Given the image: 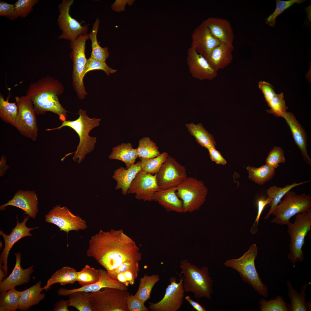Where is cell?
I'll use <instances>...</instances> for the list:
<instances>
[{"instance_id":"1","label":"cell","mask_w":311,"mask_h":311,"mask_svg":"<svg viewBox=\"0 0 311 311\" xmlns=\"http://www.w3.org/2000/svg\"><path fill=\"white\" fill-rule=\"evenodd\" d=\"M87 255L93 258L107 271L113 270L124 262L139 261L141 254L135 242L122 230H100L89 241Z\"/></svg>"},{"instance_id":"2","label":"cell","mask_w":311,"mask_h":311,"mask_svg":"<svg viewBox=\"0 0 311 311\" xmlns=\"http://www.w3.org/2000/svg\"><path fill=\"white\" fill-rule=\"evenodd\" d=\"M64 90L62 84L57 80L49 76L41 78L31 83L26 95L33 105L36 114H44L47 111L58 115L63 122L66 120L68 112L59 102L58 96Z\"/></svg>"},{"instance_id":"3","label":"cell","mask_w":311,"mask_h":311,"mask_svg":"<svg viewBox=\"0 0 311 311\" xmlns=\"http://www.w3.org/2000/svg\"><path fill=\"white\" fill-rule=\"evenodd\" d=\"M78 114L79 116L75 120H65L58 127L45 130L50 131L60 129L65 126L74 130L79 137V142L73 159L75 161L80 163L86 155L94 149L96 138L90 136L89 133L92 129L99 125L101 119L89 117L86 113V111L81 109L79 110Z\"/></svg>"},{"instance_id":"4","label":"cell","mask_w":311,"mask_h":311,"mask_svg":"<svg viewBox=\"0 0 311 311\" xmlns=\"http://www.w3.org/2000/svg\"><path fill=\"white\" fill-rule=\"evenodd\" d=\"M179 266L181 274L183 275V285L185 291L191 292L196 298L205 297L212 299L213 281L209 275V268L206 266L201 268L189 262L187 259L182 260Z\"/></svg>"},{"instance_id":"5","label":"cell","mask_w":311,"mask_h":311,"mask_svg":"<svg viewBox=\"0 0 311 311\" xmlns=\"http://www.w3.org/2000/svg\"><path fill=\"white\" fill-rule=\"evenodd\" d=\"M257 251L256 244H253L240 257L227 260L224 265L237 271L243 281L250 285L259 295L266 297L268 295V289L262 281L255 266Z\"/></svg>"},{"instance_id":"6","label":"cell","mask_w":311,"mask_h":311,"mask_svg":"<svg viewBox=\"0 0 311 311\" xmlns=\"http://www.w3.org/2000/svg\"><path fill=\"white\" fill-rule=\"evenodd\" d=\"M311 197L305 193L297 194L291 190L281 200L271 214L275 217L271 222L288 225L291 218L297 214L311 209Z\"/></svg>"},{"instance_id":"7","label":"cell","mask_w":311,"mask_h":311,"mask_svg":"<svg viewBox=\"0 0 311 311\" xmlns=\"http://www.w3.org/2000/svg\"><path fill=\"white\" fill-rule=\"evenodd\" d=\"M287 226L290 238L287 258L294 266L297 262L304 259L302 248L305 237L311 229V210L296 215L294 222Z\"/></svg>"},{"instance_id":"8","label":"cell","mask_w":311,"mask_h":311,"mask_svg":"<svg viewBox=\"0 0 311 311\" xmlns=\"http://www.w3.org/2000/svg\"><path fill=\"white\" fill-rule=\"evenodd\" d=\"M177 187V194L182 201L184 213L199 210L206 200L208 189L200 180L187 177Z\"/></svg>"},{"instance_id":"9","label":"cell","mask_w":311,"mask_h":311,"mask_svg":"<svg viewBox=\"0 0 311 311\" xmlns=\"http://www.w3.org/2000/svg\"><path fill=\"white\" fill-rule=\"evenodd\" d=\"M93 311H129L127 290L106 288L103 291L90 293Z\"/></svg>"},{"instance_id":"10","label":"cell","mask_w":311,"mask_h":311,"mask_svg":"<svg viewBox=\"0 0 311 311\" xmlns=\"http://www.w3.org/2000/svg\"><path fill=\"white\" fill-rule=\"evenodd\" d=\"M15 99L18 113L14 126L22 135L35 141L38 128L33 103L26 95L15 96Z\"/></svg>"},{"instance_id":"11","label":"cell","mask_w":311,"mask_h":311,"mask_svg":"<svg viewBox=\"0 0 311 311\" xmlns=\"http://www.w3.org/2000/svg\"><path fill=\"white\" fill-rule=\"evenodd\" d=\"M89 39L88 34L81 36L71 41L70 48L72 49L70 57L73 62V85L79 98L83 99L87 93L83 82V73L87 59L85 54V45Z\"/></svg>"},{"instance_id":"12","label":"cell","mask_w":311,"mask_h":311,"mask_svg":"<svg viewBox=\"0 0 311 311\" xmlns=\"http://www.w3.org/2000/svg\"><path fill=\"white\" fill-rule=\"evenodd\" d=\"M73 0H63L58 5L60 14L57 20L58 24L62 31L58 39H66L73 41L79 37L87 34L88 26L87 24L82 26L73 18L70 14V7L74 2Z\"/></svg>"},{"instance_id":"13","label":"cell","mask_w":311,"mask_h":311,"mask_svg":"<svg viewBox=\"0 0 311 311\" xmlns=\"http://www.w3.org/2000/svg\"><path fill=\"white\" fill-rule=\"evenodd\" d=\"M156 174L158 184L161 189L176 187L187 177L185 167L169 156Z\"/></svg>"},{"instance_id":"14","label":"cell","mask_w":311,"mask_h":311,"mask_svg":"<svg viewBox=\"0 0 311 311\" xmlns=\"http://www.w3.org/2000/svg\"><path fill=\"white\" fill-rule=\"evenodd\" d=\"M45 221L53 224L68 234L69 232L74 230H84L88 226L85 220L78 215L72 213L67 207L56 205L45 216Z\"/></svg>"},{"instance_id":"15","label":"cell","mask_w":311,"mask_h":311,"mask_svg":"<svg viewBox=\"0 0 311 311\" xmlns=\"http://www.w3.org/2000/svg\"><path fill=\"white\" fill-rule=\"evenodd\" d=\"M183 277L177 282L175 277L170 278V284L166 289L164 295L156 303L149 302V309L151 311H177L182 305L185 292L183 285Z\"/></svg>"},{"instance_id":"16","label":"cell","mask_w":311,"mask_h":311,"mask_svg":"<svg viewBox=\"0 0 311 311\" xmlns=\"http://www.w3.org/2000/svg\"><path fill=\"white\" fill-rule=\"evenodd\" d=\"M161 189L157 183L156 174L147 173L141 170L131 183L127 194H135L137 199L151 201L154 194Z\"/></svg>"},{"instance_id":"17","label":"cell","mask_w":311,"mask_h":311,"mask_svg":"<svg viewBox=\"0 0 311 311\" xmlns=\"http://www.w3.org/2000/svg\"><path fill=\"white\" fill-rule=\"evenodd\" d=\"M29 217V216L27 217L25 216L24 220L21 223L19 222L17 217L16 225L12 229L11 233L9 235L4 233L2 231H0V234L3 236L5 242L4 247L0 256V267L2 268L6 276L7 274L8 270V256L12 247L22 238L26 236H31L32 234H31L30 232L35 229L39 228L37 227L30 228L26 226V223Z\"/></svg>"},{"instance_id":"18","label":"cell","mask_w":311,"mask_h":311,"mask_svg":"<svg viewBox=\"0 0 311 311\" xmlns=\"http://www.w3.org/2000/svg\"><path fill=\"white\" fill-rule=\"evenodd\" d=\"M191 38V47L206 60L213 50L221 43L212 35L204 21L194 30Z\"/></svg>"},{"instance_id":"19","label":"cell","mask_w":311,"mask_h":311,"mask_svg":"<svg viewBox=\"0 0 311 311\" xmlns=\"http://www.w3.org/2000/svg\"><path fill=\"white\" fill-rule=\"evenodd\" d=\"M187 62L190 73L196 79L200 81L212 80L217 75V72L207 60L191 47L188 51Z\"/></svg>"},{"instance_id":"20","label":"cell","mask_w":311,"mask_h":311,"mask_svg":"<svg viewBox=\"0 0 311 311\" xmlns=\"http://www.w3.org/2000/svg\"><path fill=\"white\" fill-rule=\"evenodd\" d=\"M100 276L98 280L96 282L80 287L72 289H66L62 288L59 289L57 291L59 296H66L70 294L78 291L86 292H94L103 288H114L121 290H127V287L120 282L111 278L107 274L106 270L99 269Z\"/></svg>"},{"instance_id":"21","label":"cell","mask_w":311,"mask_h":311,"mask_svg":"<svg viewBox=\"0 0 311 311\" xmlns=\"http://www.w3.org/2000/svg\"><path fill=\"white\" fill-rule=\"evenodd\" d=\"M16 263L14 269L9 276L0 282L1 293L15 288L17 286L28 283L30 279V275L34 271V266L24 269L21 266L20 253H15Z\"/></svg>"},{"instance_id":"22","label":"cell","mask_w":311,"mask_h":311,"mask_svg":"<svg viewBox=\"0 0 311 311\" xmlns=\"http://www.w3.org/2000/svg\"><path fill=\"white\" fill-rule=\"evenodd\" d=\"M38 204L37 196L34 191L20 190L12 199L0 208L2 209L8 206H16L24 211V214L35 219L38 212Z\"/></svg>"},{"instance_id":"23","label":"cell","mask_w":311,"mask_h":311,"mask_svg":"<svg viewBox=\"0 0 311 311\" xmlns=\"http://www.w3.org/2000/svg\"><path fill=\"white\" fill-rule=\"evenodd\" d=\"M284 118L289 125L292 133L294 141L300 150L304 160L307 164L311 166V159L307 151V138L306 134L299 122L293 114L286 112L280 116Z\"/></svg>"},{"instance_id":"24","label":"cell","mask_w":311,"mask_h":311,"mask_svg":"<svg viewBox=\"0 0 311 311\" xmlns=\"http://www.w3.org/2000/svg\"><path fill=\"white\" fill-rule=\"evenodd\" d=\"M203 21L212 35L221 43L233 44L234 35L228 20L221 18L211 17Z\"/></svg>"},{"instance_id":"25","label":"cell","mask_w":311,"mask_h":311,"mask_svg":"<svg viewBox=\"0 0 311 311\" xmlns=\"http://www.w3.org/2000/svg\"><path fill=\"white\" fill-rule=\"evenodd\" d=\"M232 43H221L212 52L207 60L216 72L228 66L233 59Z\"/></svg>"},{"instance_id":"26","label":"cell","mask_w":311,"mask_h":311,"mask_svg":"<svg viewBox=\"0 0 311 311\" xmlns=\"http://www.w3.org/2000/svg\"><path fill=\"white\" fill-rule=\"evenodd\" d=\"M177 187L156 192L152 201L157 202L168 212L183 213V202L177 195Z\"/></svg>"},{"instance_id":"27","label":"cell","mask_w":311,"mask_h":311,"mask_svg":"<svg viewBox=\"0 0 311 311\" xmlns=\"http://www.w3.org/2000/svg\"><path fill=\"white\" fill-rule=\"evenodd\" d=\"M141 161L131 165L127 169L120 167L114 171L112 178L117 181L116 190L121 189L122 194L126 195L132 181L141 170Z\"/></svg>"},{"instance_id":"28","label":"cell","mask_w":311,"mask_h":311,"mask_svg":"<svg viewBox=\"0 0 311 311\" xmlns=\"http://www.w3.org/2000/svg\"><path fill=\"white\" fill-rule=\"evenodd\" d=\"M41 284V281H39L33 286L22 291L18 309L27 310L44 299L45 294L41 293L43 290Z\"/></svg>"},{"instance_id":"29","label":"cell","mask_w":311,"mask_h":311,"mask_svg":"<svg viewBox=\"0 0 311 311\" xmlns=\"http://www.w3.org/2000/svg\"><path fill=\"white\" fill-rule=\"evenodd\" d=\"M287 284L288 296L290 300V304L287 305L288 311H309L306 298V290L308 284L305 283L301 286L300 293L295 289L289 281H287Z\"/></svg>"},{"instance_id":"30","label":"cell","mask_w":311,"mask_h":311,"mask_svg":"<svg viewBox=\"0 0 311 311\" xmlns=\"http://www.w3.org/2000/svg\"><path fill=\"white\" fill-rule=\"evenodd\" d=\"M138 157L136 149L133 148L132 145L129 143H122L113 147L109 156L110 159L118 160L124 163L126 169L134 164Z\"/></svg>"},{"instance_id":"31","label":"cell","mask_w":311,"mask_h":311,"mask_svg":"<svg viewBox=\"0 0 311 311\" xmlns=\"http://www.w3.org/2000/svg\"><path fill=\"white\" fill-rule=\"evenodd\" d=\"M185 126L188 132L194 137L200 145L207 149L215 147L216 144L213 136L206 130L201 123H186Z\"/></svg>"},{"instance_id":"32","label":"cell","mask_w":311,"mask_h":311,"mask_svg":"<svg viewBox=\"0 0 311 311\" xmlns=\"http://www.w3.org/2000/svg\"><path fill=\"white\" fill-rule=\"evenodd\" d=\"M77 271L73 268L66 266L56 271L48 280L43 290H47L54 284L60 283L62 285L73 284L76 281Z\"/></svg>"},{"instance_id":"33","label":"cell","mask_w":311,"mask_h":311,"mask_svg":"<svg viewBox=\"0 0 311 311\" xmlns=\"http://www.w3.org/2000/svg\"><path fill=\"white\" fill-rule=\"evenodd\" d=\"M310 181H308L299 183L295 182L292 184H288L283 187L276 186L270 187L267 190L266 193L268 196L271 198L272 200L270 204L271 207L264 219L266 220L269 218L281 199L289 191L296 186Z\"/></svg>"},{"instance_id":"34","label":"cell","mask_w":311,"mask_h":311,"mask_svg":"<svg viewBox=\"0 0 311 311\" xmlns=\"http://www.w3.org/2000/svg\"><path fill=\"white\" fill-rule=\"evenodd\" d=\"M248 178L255 183L263 185L270 180L275 174V169L265 164L258 168L248 166Z\"/></svg>"},{"instance_id":"35","label":"cell","mask_w":311,"mask_h":311,"mask_svg":"<svg viewBox=\"0 0 311 311\" xmlns=\"http://www.w3.org/2000/svg\"><path fill=\"white\" fill-rule=\"evenodd\" d=\"M99 22V20L97 18L93 24L91 31L88 34L89 39L91 42L92 50L90 57L100 62H106V59L109 56L108 48L101 47L97 38Z\"/></svg>"},{"instance_id":"36","label":"cell","mask_w":311,"mask_h":311,"mask_svg":"<svg viewBox=\"0 0 311 311\" xmlns=\"http://www.w3.org/2000/svg\"><path fill=\"white\" fill-rule=\"evenodd\" d=\"M21 292L13 288L1 293L0 311H15L18 309Z\"/></svg>"},{"instance_id":"37","label":"cell","mask_w":311,"mask_h":311,"mask_svg":"<svg viewBox=\"0 0 311 311\" xmlns=\"http://www.w3.org/2000/svg\"><path fill=\"white\" fill-rule=\"evenodd\" d=\"M160 279L158 275L148 276L145 274L140 279L139 288L134 295L145 302L150 298L153 287Z\"/></svg>"},{"instance_id":"38","label":"cell","mask_w":311,"mask_h":311,"mask_svg":"<svg viewBox=\"0 0 311 311\" xmlns=\"http://www.w3.org/2000/svg\"><path fill=\"white\" fill-rule=\"evenodd\" d=\"M10 96L5 100L3 96L0 94V117L4 122L14 126L18 108L16 102H9Z\"/></svg>"},{"instance_id":"39","label":"cell","mask_w":311,"mask_h":311,"mask_svg":"<svg viewBox=\"0 0 311 311\" xmlns=\"http://www.w3.org/2000/svg\"><path fill=\"white\" fill-rule=\"evenodd\" d=\"M69 295V306L74 307L79 311H93L90 293L78 291Z\"/></svg>"},{"instance_id":"40","label":"cell","mask_w":311,"mask_h":311,"mask_svg":"<svg viewBox=\"0 0 311 311\" xmlns=\"http://www.w3.org/2000/svg\"><path fill=\"white\" fill-rule=\"evenodd\" d=\"M138 157L140 158H154L161 153L156 144L148 137H145L139 141V146L136 149Z\"/></svg>"},{"instance_id":"41","label":"cell","mask_w":311,"mask_h":311,"mask_svg":"<svg viewBox=\"0 0 311 311\" xmlns=\"http://www.w3.org/2000/svg\"><path fill=\"white\" fill-rule=\"evenodd\" d=\"M168 156L167 152H164L155 158H140L142 170L147 173L152 175L156 174Z\"/></svg>"},{"instance_id":"42","label":"cell","mask_w":311,"mask_h":311,"mask_svg":"<svg viewBox=\"0 0 311 311\" xmlns=\"http://www.w3.org/2000/svg\"><path fill=\"white\" fill-rule=\"evenodd\" d=\"M99 276V269L87 265L80 271L77 272L76 281L81 287H83L96 282L98 280Z\"/></svg>"},{"instance_id":"43","label":"cell","mask_w":311,"mask_h":311,"mask_svg":"<svg viewBox=\"0 0 311 311\" xmlns=\"http://www.w3.org/2000/svg\"><path fill=\"white\" fill-rule=\"evenodd\" d=\"M259 304L260 311H288L286 302L280 295L269 300L262 298Z\"/></svg>"},{"instance_id":"44","label":"cell","mask_w":311,"mask_h":311,"mask_svg":"<svg viewBox=\"0 0 311 311\" xmlns=\"http://www.w3.org/2000/svg\"><path fill=\"white\" fill-rule=\"evenodd\" d=\"M305 0H290L287 1L276 0V7L274 12L266 19V23L272 27L274 26L276 18L286 10L295 3H301Z\"/></svg>"},{"instance_id":"45","label":"cell","mask_w":311,"mask_h":311,"mask_svg":"<svg viewBox=\"0 0 311 311\" xmlns=\"http://www.w3.org/2000/svg\"><path fill=\"white\" fill-rule=\"evenodd\" d=\"M270 109L266 110L268 113L273 114L276 117H280L287 112L288 109L285 104L282 92L276 94L275 96L268 103Z\"/></svg>"},{"instance_id":"46","label":"cell","mask_w":311,"mask_h":311,"mask_svg":"<svg viewBox=\"0 0 311 311\" xmlns=\"http://www.w3.org/2000/svg\"><path fill=\"white\" fill-rule=\"evenodd\" d=\"M284 152L280 147L275 146L270 151L265 160L266 164L272 168H277L279 164L285 162Z\"/></svg>"},{"instance_id":"47","label":"cell","mask_w":311,"mask_h":311,"mask_svg":"<svg viewBox=\"0 0 311 311\" xmlns=\"http://www.w3.org/2000/svg\"><path fill=\"white\" fill-rule=\"evenodd\" d=\"M96 70L103 71L109 76L110 73H114L117 71L109 67L106 62H102L97 60L90 57L87 59L85 65L83 73V76L88 72Z\"/></svg>"},{"instance_id":"48","label":"cell","mask_w":311,"mask_h":311,"mask_svg":"<svg viewBox=\"0 0 311 311\" xmlns=\"http://www.w3.org/2000/svg\"><path fill=\"white\" fill-rule=\"evenodd\" d=\"M139 270V267H136L118 273L111 278L120 282L128 287L129 285L134 284Z\"/></svg>"},{"instance_id":"49","label":"cell","mask_w":311,"mask_h":311,"mask_svg":"<svg viewBox=\"0 0 311 311\" xmlns=\"http://www.w3.org/2000/svg\"><path fill=\"white\" fill-rule=\"evenodd\" d=\"M38 0H18L14 4L18 16L24 18L33 10V7L37 3Z\"/></svg>"},{"instance_id":"50","label":"cell","mask_w":311,"mask_h":311,"mask_svg":"<svg viewBox=\"0 0 311 311\" xmlns=\"http://www.w3.org/2000/svg\"><path fill=\"white\" fill-rule=\"evenodd\" d=\"M272 198L268 197L265 198L263 196L259 198L257 200V213L255 222L251 227L250 232L253 235L256 234L258 231V226L260 216L266 206L268 204L270 205Z\"/></svg>"},{"instance_id":"51","label":"cell","mask_w":311,"mask_h":311,"mask_svg":"<svg viewBox=\"0 0 311 311\" xmlns=\"http://www.w3.org/2000/svg\"><path fill=\"white\" fill-rule=\"evenodd\" d=\"M144 302L134 295H130L127 300V305L129 311H148Z\"/></svg>"},{"instance_id":"52","label":"cell","mask_w":311,"mask_h":311,"mask_svg":"<svg viewBox=\"0 0 311 311\" xmlns=\"http://www.w3.org/2000/svg\"><path fill=\"white\" fill-rule=\"evenodd\" d=\"M0 16L6 17L11 20L17 19L18 16L15 9L14 5L1 1Z\"/></svg>"},{"instance_id":"53","label":"cell","mask_w":311,"mask_h":311,"mask_svg":"<svg viewBox=\"0 0 311 311\" xmlns=\"http://www.w3.org/2000/svg\"><path fill=\"white\" fill-rule=\"evenodd\" d=\"M139 262L137 261L125 262L113 270L106 271L108 275L112 278L118 273L122 272L129 269L139 267Z\"/></svg>"},{"instance_id":"54","label":"cell","mask_w":311,"mask_h":311,"mask_svg":"<svg viewBox=\"0 0 311 311\" xmlns=\"http://www.w3.org/2000/svg\"><path fill=\"white\" fill-rule=\"evenodd\" d=\"M258 87L263 93L265 100L267 103L276 94L272 85L265 81H260L258 83Z\"/></svg>"},{"instance_id":"55","label":"cell","mask_w":311,"mask_h":311,"mask_svg":"<svg viewBox=\"0 0 311 311\" xmlns=\"http://www.w3.org/2000/svg\"><path fill=\"white\" fill-rule=\"evenodd\" d=\"M207 149L209 151L210 158L213 161L217 164L222 165L226 164L227 161L215 147H211Z\"/></svg>"},{"instance_id":"56","label":"cell","mask_w":311,"mask_h":311,"mask_svg":"<svg viewBox=\"0 0 311 311\" xmlns=\"http://www.w3.org/2000/svg\"><path fill=\"white\" fill-rule=\"evenodd\" d=\"M69 306L68 300H60L56 303L54 306L53 311H69L68 307Z\"/></svg>"},{"instance_id":"57","label":"cell","mask_w":311,"mask_h":311,"mask_svg":"<svg viewBox=\"0 0 311 311\" xmlns=\"http://www.w3.org/2000/svg\"><path fill=\"white\" fill-rule=\"evenodd\" d=\"M185 299L192 306L193 308L197 311H206L205 308L198 302L191 299L189 296L185 297Z\"/></svg>"},{"instance_id":"58","label":"cell","mask_w":311,"mask_h":311,"mask_svg":"<svg viewBox=\"0 0 311 311\" xmlns=\"http://www.w3.org/2000/svg\"><path fill=\"white\" fill-rule=\"evenodd\" d=\"M5 159L4 157H2L0 162V176H2L3 172L8 168L7 166L5 165Z\"/></svg>"},{"instance_id":"59","label":"cell","mask_w":311,"mask_h":311,"mask_svg":"<svg viewBox=\"0 0 311 311\" xmlns=\"http://www.w3.org/2000/svg\"><path fill=\"white\" fill-rule=\"evenodd\" d=\"M6 275H5V273L3 270L2 268L1 267L0 268V282L2 281L3 279V278L5 277Z\"/></svg>"},{"instance_id":"60","label":"cell","mask_w":311,"mask_h":311,"mask_svg":"<svg viewBox=\"0 0 311 311\" xmlns=\"http://www.w3.org/2000/svg\"><path fill=\"white\" fill-rule=\"evenodd\" d=\"M306 304L307 306L309 309V311H311V302L310 301H306Z\"/></svg>"}]
</instances>
